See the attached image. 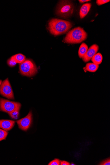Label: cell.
<instances>
[{"label": "cell", "instance_id": "2", "mask_svg": "<svg viewBox=\"0 0 110 165\" xmlns=\"http://www.w3.org/2000/svg\"><path fill=\"white\" fill-rule=\"evenodd\" d=\"M87 34L83 28L78 27L73 29L68 33L64 42L67 44H75L81 43L87 38Z\"/></svg>", "mask_w": 110, "mask_h": 165}, {"label": "cell", "instance_id": "5", "mask_svg": "<svg viewBox=\"0 0 110 165\" xmlns=\"http://www.w3.org/2000/svg\"><path fill=\"white\" fill-rule=\"evenodd\" d=\"M21 105L17 102L0 99V111L8 113L15 110L20 109Z\"/></svg>", "mask_w": 110, "mask_h": 165}, {"label": "cell", "instance_id": "12", "mask_svg": "<svg viewBox=\"0 0 110 165\" xmlns=\"http://www.w3.org/2000/svg\"><path fill=\"white\" fill-rule=\"evenodd\" d=\"M88 50L87 45L85 43H82L81 45L78 50V56L80 58H82L86 54Z\"/></svg>", "mask_w": 110, "mask_h": 165}, {"label": "cell", "instance_id": "7", "mask_svg": "<svg viewBox=\"0 0 110 165\" xmlns=\"http://www.w3.org/2000/svg\"><path fill=\"white\" fill-rule=\"evenodd\" d=\"M32 122V113L30 111L27 116L18 120L17 122L20 129L26 131L29 128Z\"/></svg>", "mask_w": 110, "mask_h": 165}, {"label": "cell", "instance_id": "3", "mask_svg": "<svg viewBox=\"0 0 110 165\" xmlns=\"http://www.w3.org/2000/svg\"><path fill=\"white\" fill-rule=\"evenodd\" d=\"M74 10V5L71 1H61L57 6L56 14L62 18H67L72 16Z\"/></svg>", "mask_w": 110, "mask_h": 165}, {"label": "cell", "instance_id": "15", "mask_svg": "<svg viewBox=\"0 0 110 165\" xmlns=\"http://www.w3.org/2000/svg\"><path fill=\"white\" fill-rule=\"evenodd\" d=\"M20 109L15 110L11 112L8 113V114L12 118L16 119L18 118L19 115V111Z\"/></svg>", "mask_w": 110, "mask_h": 165}, {"label": "cell", "instance_id": "10", "mask_svg": "<svg viewBox=\"0 0 110 165\" xmlns=\"http://www.w3.org/2000/svg\"><path fill=\"white\" fill-rule=\"evenodd\" d=\"M92 5L88 3L84 4L81 7L80 12V16L81 19L85 18L90 10Z\"/></svg>", "mask_w": 110, "mask_h": 165}, {"label": "cell", "instance_id": "19", "mask_svg": "<svg viewBox=\"0 0 110 165\" xmlns=\"http://www.w3.org/2000/svg\"><path fill=\"white\" fill-rule=\"evenodd\" d=\"M109 0H97L96 1V3L98 6H101V5L106 3L109 2Z\"/></svg>", "mask_w": 110, "mask_h": 165}, {"label": "cell", "instance_id": "23", "mask_svg": "<svg viewBox=\"0 0 110 165\" xmlns=\"http://www.w3.org/2000/svg\"><path fill=\"white\" fill-rule=\"evenodd\" d=\"M2 81L1 80H0V86H1V85L2 84Z\"/></svg>", "mask_w": 110, "mask_h": 165}, {"label": "cell", "instance_id": "24", "mask_svg": "<svg viewBox=\"0 0 110 165\" xmlns=\"http://www.w3.org/2000/svg\"><path fill=\"white\" fill-rule=\"evenodd\" d=\"M71 165H75V164H73V163H72Z\"/></svg>", "mask_w": 110, "mask_h": 165}, {"label": "cell", "instance_id": "6", "mask_svg": "<svg viewBox=\"0 0 110 165\" xmlns=\"http://www.w3.org/2000/svg\"><path fill=\"white\" fill-rule=\"evenodd\" d=\"M0 94L9 99H14L12 88L8 79L2 82L0 86Z\"/></svg>", "mask_w": 110, "mask_h": 165}, {"label": "cell", "instance_id": "11", "mask_svg": "<svg viewBox=\"0 0 110 165\" xmlns=\"http://www.w3.org/2000/svg\"><path fill=\"white\" fill-rule=\"evenodd\" d=\"M99 65L94 64L93 63H87L85 67L83 68L85 71H88L91 72H95L98 69Z\"/></svg>", "mask_w": 110, "mask_h": 165}, {"label": "cell", "instance_id": "16", "mask_svg": "<svg viewBox=\"0 0 110 165\" xmlns=\"http://www.w3.org/2000/svg\"><path fill=\"white\" fill-rule=\"evenodd\" d=\"M8 134L7 131L0 128V141L6 140Z\"/></svg>", "mask_w": 110, "mask_h": 165}, {"label": "cell", "instance_id": "9", "mask_svg": "<svg viewBox=\"0 0 110 165\" xmlns=\"http://www.w3.org/2000/svg\"><path fill=\"white\" fill-rule=\"evenodd\" d=\"M15 122L9 120H0V128L7 132L12 129L14 127Z\"/></svg>", "mask_w": 110, "mask_h": 165}, {"label": "cell", "instance_id": "17", "mask_svg": "<svg viewBox=\"0 0 110 165\" xmlns=\"http://www.w3.org/2000/svg\"><path fill=\"white\" fill-rule=\"evenodd\" d=\"M8 65L10 67H13L16 65L17 63L11 58L8 59L7 61Z\"/></svg>", "mask_w": 110, "mask_h": 165}, {"label": "cell", "instance_id": "20", "mask_svg": "<svg viewBox=\"0 0 110 165\" xmlns=\"http://www.w3.org/2000/svg\"><path fill=\"white\" fill-rule=\"evenodd\" d=\"M99 165H110V158L104 160V161L101 162Z\"/></svg>", "mask_w": 110, "mask_h": 165}, {"label": "cell", "instance_id": "4", "mask_svg": "<svg viewBox=\"0 0 110 165\" xmlns=\"http://www.w3.org/2000/svg\"><path fill=\"white\" fill-rule=\"evenodd\" d=\"M21 74L24 76L31 77L37 73V69L32 61L29 59L25 60L19 66Z\"/></svg>", "mask_w": 110, "mask_h": 165}, {"label": "cell", "instance_id": "8", "mask_svg": "<svg viewBox=\"0 0 110 165\" xmlns=\"http://www.w3.org/2000/svg\"><path fill=\"white\" fill-rule=\"evenodd\" d=\"M99 49L98 45L94 44L89 48L86 54L82 58L83 61L85 63H87L90 61L93 57L97 53Z\"/></svg>", "mask_w": 110, "mask_h": 165}, {"label": "cell", "instance_id": "18", "mask_svg": "<svg viewBox=\"0 0 110 165\" xmlns=\"http://www.w3.org/2000/svg\"><path fill=\"white\" fill-rule=\"evenodd\" d=\"M48 165H60V161L59 159H55L54 160L51 162Z\"/></svg>", "mask_w": 110, "mask_h": 165}, {"label": "cell", "instance_id": "13", "mask_svg": "<svg viewBox=\"0 0 110 165\" xmlns=\"http://www.w3.org/2000/svg\"><path fill=\"white\" fill-rule=\"evenodd\" d=\"M17 63L20 64L23 62L26 59L25 56L22 54H15L11 57Z\"/></svg>", "mask_w": 110, "mask_h": 165}, {"label": "cell", "instance_id": "22", "mask_svg": "<svg viewBox=\"0 0 110 165\" xmlns=\"http://www.w3.org/2000/svg\"><path fill=\"white\" fill-rule=\"evenodd\" d=\"M78 1L81 3H83L84 2L90 1V0H79Z\"/></svg>", "mask_w": 110, "mask_h": 165}, {"label": "cell", "instance_id": "14", "mask_svg": "<svg viewBox=\"0 0 110 165\" xmlns=\"http://www.w3.org/2000/svg\"><path fill=\"white\" fill-rule=\"evenodd\" d=\"M93 63L99 65L102 62L103 56L101 53H98L94 55L91 59Z\"/></svg>", "mask_w": 110, "mask_h": 165}, {"label": "cell", "instance_id": "1", "mask_svg": "<svg viewBox=\"0 0 110 165\" xmlns=\"http://www.w3.org/2000/svg\"><path fill=\"white\" fill-rule=\"evenodd\" d=\"M72 23L69 21L57 19L50 20L48 29L52 35L57 36L65 33L72 27Z\"/></svg>", "mask_w": 110, "mask_h": 165}, {"label": "cell", "instance_id": "21", "mask_svg": "<svg viewBox=\"0 0 110 165\" xmlns=\"http://www.w3.org/2000/svg\"><path fill=\"white\" fill-rule=\"evenodd\" d=\"M60 165H70V163L68 162L64 161H60Z\"/></svg>", "mask_w": 110, "mask_h": 165}]
</instances>
